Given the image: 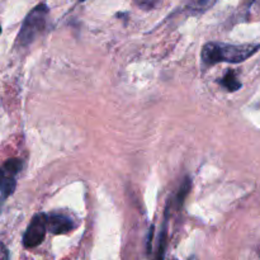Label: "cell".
Instances as JSON below:
<instances>
[{
	"instance_id": "6da1fadb",
	"label": "cell",
	"mask_w": 260,
	"mask_h": 260,
	"mask_svg": "<svg viewBox=\"0 0 260 260\" xmlns=\"http://www.w3.org/2000/svg\"><path fill=\"white\" fill-rule=\"evenodd\" d=\"M260 50V45H230L222 42H208L203 46L201 57L203 63L208 66L220 62L241 63L255 55Z\"/></svg>"
},
{
	"instance_id": "7a4b0ae2",
	"label": "cell",
	"mask_w": 260,
	"mask_h": 260,
	"mask_svg": "<svg viewBox=\"0 0 260 260\" xmlns=\"http://www.w3.org/2000/svg\"><path fill=\"white\" fill-rule=\"evenodd\" d=\"M47 15L48 7L46 4H38L28 13L18 33L17 43L19 47H27L38 37V35L45 29Z\"/></svg>"
},
{
	"instance_id": "3957f363",
	"label": "cell",
	"mask_w": 260,
	"mask_h": 260,
	"mask_svg": "<svg viewBox=\"0 0 260 260\" xmlns=\"http://www.w3.org/2000/svg\"><path fill=\"white\" fill-rule=\"evenodd\" d=\"M47 233V222L45 213H37L33 216L23 236V245L27 249H33L42 244Z\"/></svg>"
},
{
	"instance_id": "277c9868",
	"label": "cell",
	"mask_w": 260,
	"mask_h": 260,
	"mask_svg": "<svg viewBox=\"0 0 260 260\" xmlns=\"http://www.w3.org/2000/svg\"><path fill=\"white\" fill-rule=\"evenodd\" d=\"M46 222H47V231H50L53 235H62L70 231L75 230L76 222L69 216L62 213H51L46 215Z\"/></svg>"
},
{
	"instance_id": "5b68a950",
	"label": "cell",
	"mask_w": 260,
	"mask_h": 260,
	"mask_svg": "<svg viewBox=\"0 0 260 260\" xmlns=\"http://www.w3.org/2000/svg\"><path fill=\"white\" fill-rule=\"evenodd\" d=\"M15 187H17V182L14 179V175L9 174L2 168L0 169V192L4 197H9L14 193Z\"/></svg>"
},
{
	"instance_id": "8992f818",
	"label": "cell",
	"mask_w": 260,
	"mask_h": 260,
	"mask_svg": "<svg viewBox=\"0 0 260 260\" xmlns=\"http://www.w3.org/2000/svg\"><path fill=\"white\" fill-rule=\"evenodd\" d=\"M216 3H217V0H192L187 5V10L192 15H200L211 9Z\"/></svg>"
},
{
	"instance_id": "52a82bcc",
	"label": "cell",
	"mask_w": 260,
	"mask_h": 260,
	"mask_svg": "<svg viewBox=\"0 0 260 260\" xmlns=\"http://www.w3.org/2000/svg\"><path fill=\"white\" fill-rule=\"evenodd\" d=\"M220 84L222 86H225L229 91H236L241 88V83L236 79L235 73L233 70L226 73V75L220 80Z\"/></svg>"
},
{
	"instance_id": "ba28073f",
	"label": "cell",
	"mask_w": 260,
	"mask_h": 260,
	"mask_svg": "<svg viewBox=\"0 0 260 260\" xmlns=\"http://www.w3.org/2000/svg\"><path fill=\"white\" fill-rule=\"evenodd\" d=\"M3 169L9 173V174L17 175L23 169V161L19 159H9L8 161H5Z\"/></svg>"
},
{
	"instance_id": "9c48e42d",
	"label": "cell",
	"mask_w": 260,
	"mask_h": 260,
	"mask_svg": "<svg viewBox=\"0 0 260 260\" xmlns=\"http://www.w3.org/2000/svg\"><path fill=\"white\" fill-rule=\"evenodd\" d=\"M190 185H192V183H190L189 178L187 177L184 179V182H183V184L180 185V190H179V193H178V196H177V205H178V207H179V206H182L183 201H184V198L187 197L188 193H189Z\"/></svg>"
},
{
	"instance_id": "30bf717a",
	"label": "cell",
	"mask_w": 260,
	"mask_h": 260,
	"mask_svg": "<svg viewBox=\"0 0 260 260\" xmlns=\"http://www.w3.org/2000/svg\"><path fill=\"white\" fill-rule=\"evenodd\" d=\"M165 248H167V220H165L164 226H162L161 235L159 238V253H157V258L159 259L164 258Z\"/></svg>"
},
{
	"instance_id": "8fae6325",
	"label": "cell",
	"mask_w": 260,
	"mask_h": 260,
	"mask_svg": "<svg viewBox=\"0 0 260 260\" xmlns=\"http://www.w3.org/2000/svg\"><path fill=\"white\" fill-rule=\"evenodd\" d=\"M135 3L137 4V7L142 8V9H152V8L156 7V4L159 3V0H135Z\"/></svg>"
},
{
	"instance_id": "7c38bea8",
	"label": "cell",
	"mask_w": 260,
	"mask_h": 260,
	"mask_svg": "<svg viewBox=\"0 0 260 260\" xmlns=\"http://www.w3.org/2000/svg\"><path fill=\"white\" fill-rule=\"evenodd\" d=\"M9 258V253H8V249L5 248L4 244L0 243V259H8Z\"/></svg>"
},
{
	"instance_id": "4fadbf2b",
	"label": "cell",
	"mask_w": 260,
	"mask_h": 260,
	"mask_svg": "<svg viewBox=\"0 0 260 260\" xmlns=\"http://www.w3.org/2000/svg\"><path fill=\"white\" fill-rule=\"evenodd\" d=\"M152 234H154V226H151V229H150V234H149V241H147V251H151V241H152Z\"/></svg>"
},
{
	"instance_id": "5bb4252c",
	"label": "cell",
	"mask_w": 260,
	"mask_h": 260,
	"mask_svg": "<svg viewBox=\"0 0 260 260\" xmlns=\"http://www.w3.org/2000/svg\"><path fill=\"white\" fill-rule=\"evenodd\" d=\"M0 33H2V27H0Z\"/></svg>"
},
{
	"instance_id": "9a60e30c",
	"label": "cell",
	"mask_w": 260,
	"mask_h": 260,
	"mask_svg": "<svg viewBox=\"0 0 260 260\" xmlns=\"http://www.w3.org/2000/svg\"><path fill=\"white\" fill-rule=\"evenodd\" d=\"M80 2H84V0H80Z\"/></svg>"
}]
</instances>
